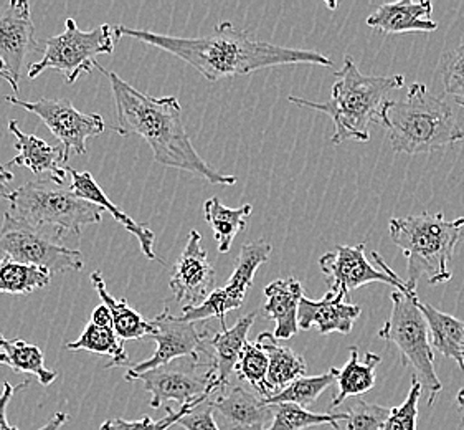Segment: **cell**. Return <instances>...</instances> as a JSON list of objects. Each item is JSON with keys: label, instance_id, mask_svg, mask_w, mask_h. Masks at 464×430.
<instances>
[{"label": "cell", "instance_id": "6da1fadb", "mask_svg": "<svg viewBox=\"0 0 464 430\" xmlns=\"http://www.w3.org/2000/svg\"><path fill=\"white\" fill-rule=\"evenodd\" d=\"M114 40L132 38L180 58L208 82L248 75L256 70L283 65L333 66V60L316 50L279 47L253 37L248 30L223 22L205 37H172L149 30L116 25Z\"/></svg>", "mask_w": 464, "mask_h": 430}, {"label": "cell", "instance_id": "7a4b0ae2", "mask_svg": "<svg viewBox=\"0 0 464 430\" xmlns=\"http://www.w3.org/2000/svg\"><path fill=\"white\" fill-rule=\"evenodd\" d=\"M98 70L108 76L116 104L118 124L114 132L120 136H140L152 150L154 161L166 168L179 169L205 179L214 186H233L238 179L223 174L208 166L197 152L188 138L182 106L176 96L154 98L136 90L114 72Z\"/></svg>", "mask_w": 464, "mask_h": 430}, {"label": "cell", "instance_id": "3957f363", "mask_svg": "<svg viewBox=\"0 0 464 430\" xmlns=\"http://www.w3.org/2000/svg\"><path fill=\"white\" fill-rule=\"evenodd\" d=\"M335 83L329 102L317 103L296 96H289L291 103L325 112L334 122L331 142L345 141L367 142L371 140L372 122H381L382 110L389 94L405 84V76H367L353 64L351 56H343V68L334 73Z\"/></svg>", "mask_w": 464, "mask_h": 430}, {"label": "cell", "instance_id": "277c9868", "mask_svg": "<svg viewBox=\"0 0 464 430\" xmlns=\"http://www.w3.org/2000/svg\"><path fill=\"white\" fill-rule=\"evenodd\" d=\"M381 124L389 132L392 150L399 154H430L464 141L453 108L423 83L411 84L403 102H385Z\"/></svg>", "mask_w": 464, "mask_h": 430}, {"label": "cell", "instance_id": "5b68a950", "mask_svg": "<svg viewBox=\"0 0 464 430\" xmlns=\"http://www.w3.org/2000/svg\"><path fill=\"white\" fill-rule=\"evenodd\" d=\"M389 230L393 243L407 257V288L417 290L418 281L423 277L430 285L453 279L450 262L458 243L464 239V217L446 220L443 212L393 217Z\"/></svg>", "mask_w": 464, "mask_h": 430}, {"label": "cell", "instance_id": "8992f818", "mask_svg": "<svg viewBox=\"0 0 464 430\" xmlns=\"http://www.w3.org/2000/svg\"><path fill=\"white\" fill-rule=\"evenodd\" d=\"M9 214L20 222L55 232L60 237H80L88 225L100 224L102 209L72 189L63 188L48 179L28 181L12 191Z\"/></svg>", "mask_w": 464, "mask_h": 430}, {"label": "cell", "instance_id": "52a82bcc", "mask_svg": "<svg viewBox=\"0 0 464 430\" xmlns=\"http://www.w3.org/2000/svg\"><path fill=\"white\" fill-rule=\"evenodd\" d=\"M417 290H395L392 293V313L379 331V337L397 347L400 361L413 371L433 406L443 384L435 371V353L430 341L427 319L418 308Z\"/></svg>", "mask_w": 464, "mask_h": 430}, {"label": "cell", "instance_id": "ba28073f", "mask_svg": "<svg viewBox=\"0 0 464 430\" xmlns=\"http://www.w3.org/2000/svg\"><path fill=\"white\" fill-rule=\"evenodd\" d=\"M114 42L110 24L83 32L76 20L66 19L65 32L47 38L42 60L28 66V78L35 80L45 70H56L65 75L66 83L73 84L84 73L98 70L100 64L96 58L111 55Z\"/></svg>", "mask_w": 464, "mask_h": 430}, {"label": "cell", "instance_id": "9c48e42d", "mask_svg": "<svg viewBox=\"0 0 464 430\" xmlns=\"http://www.w3.org/2000/svg\"><path fill=\"white\" fill-rule=\"evenodd\" d=\"M0 255L12 262L66 273L83 269V253L63 242V237L40 227L20 222L9 212L0 225Z\"/></svg>", "mask_w": 464, "mask_h": 430}, {"label": "cell", "instance_id": "30bf717a", "mask_svg": "<svg viewBox=\"0 0 464 430\" xmlns=\"http://www.w3.org/2000/svg\"><path fill=\"white\" fill-rule=\"evenodd\" d=\"M140 381L146 393L150 394L149 406L152 409L174 401L180 407L196 403L198 399H210L215 394L214 363L210 351L202 356H186L159 366L134 377Z\"/></svg>", "mask_w": 464, "mask_h": 430}, {"label": "cell", "instance_id": "8fae6325", "mask_svg": "<svg viewBox=\"0 0 464 430\" xmlns=\"http://www.w3.org/2000/svg\"><path fill=\"white\" fill-rule=\"evenodd\" d=\"M372 255L377 265H381V270L367 260L365 243L353 247L337 245L333 252L324 253L319 259V267L325 277L329 293L351 299V291L369 283H387L395 290H407L405 280L392 270L381 255L377 252Z\"/></svg>", "mask_w": 464, "mask_h": 430}, {"label": "cell", "instance_id": "7c38bea8", "mask_svg": "<svg viewBox=\"0 0 464 430\" xmlns=\"http://www.w3.org/2000/svg\"><path fill=\"white\" fill-rule=\"evenodd\" d=\"M14 106L38 116L50 132L60 141L65 162L72 154L83 156L88 152L86 142L104 132V120L98 112H82L65 98H40L37 102H22L17 96H5Z\"/></svg>", "mask_w": 464, "mask_h": 430}, {"label": "cell", "instance_id": "4fadbf2b", "mask_svg": "<svg viewBox=\"0 0 464 430\" xmlns=\"http://www.w3.org/2000/svg\"><path fill=\"white\" fill-rule=\"evenodd\" d=\"M269 255H271V243L263 239L243 245L240 255L237 259L235 270L227 281V285L222 288H215L212 295L205 299L200 307L184 309L180 318L190 323L217 318L220 319L222 327H227L225 317L233 309L242 307L246 291L253 285L255 273L263 263L268 262Z\"/></svg>", "mask_w": 464, "mask_h": 430}, {"label": "cell", "instance_id": "5bb4252c", "mask_svg": "<svg viewBox=\"0 0 464 430\" xmlns=\"http://www.w3.org/2000/svg\"><path fill=\"white\" fill-rule=\"evenodd\" d=\"M154 331L150 337L158 343L156 353L146 361L130 367L124 373L126 381H134L136 376L150 371L159 366L169 365L170 361L186 357V356H202L207 353V341L210 337L208 329H198L196 323L177 318L170 308L166 307L164 311L152 319Z\"/></svg>", "mask_w": 464, "mask_h": 430}, {"label": "cell", "instance_id": "9a60e30c", "mask_svg": "<svg viewBox=\"0 0 464 430\" xmlns=\"http://www.w3.org/2000/svg\"><path fill=\"white\" fill-rule=\"evenodd\" d=\"M38 48L32 5L25 0H12L0 14V78L19 93L22 68L28 52Z\"/></svg>", "mask_w": 464, "mask_h": 430}, {"label": "cell", "instance_id": "2e32d148", "mask_svg": "<svg viewBox=\"0 0 464 430\" xmlns=\"http://www.w3.org/2000/svg\"><path fill=\"white\" fill-rule=\"evenodd\" d=\"M215 269L202 249V235L192 230L170 273L169 287L184 309L197 308L215 290Z\"/></svg>", "mask_w": 464, "mask_h": 430}, {"label": "cell", "instance_id": "e0dca14e", "mask_svg": "<svg viewBox=\"0 0 464 430\" xmlns=\"http://www.w3.org/2000/svg\"><path fill=\"white\" fill-rule=\"evenodd\" d=\"M208 404L220 430H266L273 422V407L243 386H225L210 396Z\"/></svg>", "mask_w": 464, "mask_h": 430}, {"label": "cell", "instance_id": "ac0fdd59", "mask_svg": "<svg viewBox=\"0 0 464 430\" xmlns=\"http://www.w3.org/2000/svg\"><path fill=\"white\" fill-rule=\"evenodd\" d=\"M361 313L362 308L351 299L331 295L327 291L324 298L319 301L306 297L301 299L297 311V325L299 329L317 327V333L323 337L331 333L349 335Z\"/></svg>", "mask_w": 464, "mask_h": 430}, {"label": "cell", "instance_id": "d6986e66", "mask_svg": "<svg viewBox=\"0 0 464 430\" xmlns=\"http://www.w3.org/2000/svg\"><path fill=\"white\" fill-rule=\"evenodd\" d=\"M9 132L15 136V148L19 154L10 161L9 166H24L34 174H47L48 181L63 186L66 181V169L62 168L65 162L63 150L60 146H52L47 141L40 140L35 134H27L19 128V122H9Z\"/></svg>", "mask_w": 464, "mask_h": 430}, {"label": "cell", "instance_id": "ffe728a7", "mask_svg": "<svg viewBox=\"0 0 464 430\" xmlns=\"http://www.w3.org/2000/svg\"><path fill=\"white\" fill-rule=\"evenodd\" d=\"M66 174H70V178H72V188L70 189L76 196L83 197L84 200L100 207L102 212H110L114 220H118L130 234L138 239L144 257L149 260H156V252H154L156 235L149 227L136 222L132 217L128 215V212L122 210L121 207L116 206L111 199L104 194V191L98 186V182L94 181L93 176L88 171L78 172L76 169L68 166Z\"/></svg>", "mask_w": 464, "mask_h": 430}, {"label": "cell", "instance_id": "44dd1931", "mask_svg": "<svg viewBox=\"0 0 464 430\" xmlns=\"http://www.w3.org/2000/svg\"><path fill=\"white\" fill-rule=\"evenodd\" d=\"M433 4L423 2H393L383 4L367 17V25L385 35L411 34V32H435L438 24L431 19Z\"/></svg>", "mask_w": 464, "mask_h": 430}, {"label": "cell", "instance_id": "7402d4cb", "mask_svg": "<svg viewBox=\"0 0 464 430\" xmlns=\"http://www.w3.org/2000/svg\"><path fill=\"white\" fill-rule=\"evenodd\" d=\"M256 318V313H250L238 319L232 327H223L222 331L208 337L207 347L214 363L215 393L230 384L243 347L248 343V331Z\"/></svg>", "mask_w": 464, "mask_h": 430}, {"label": "cell", "instance_id": "603a6c76", "mask_svg": "<svg viewBox=\"0 0 464 430\" xmlns=\"http://www.w3.org/2000/svg\"><path fill=\"white\" fill-rule=\"evenodd\" d=\"M265 297L266 303L263 307V313L266 318L276 323L273 337L276 339L296 337L299 333L297 311L301 299L304 298V288L301 281L295 277L271 281L265 288Z\"/></svg>", "mask_w": 464, "mask_h": 430}, {"label": "cell", "instance_id": "cb8c5ba5", "mask_svg": "<svg viewBox=\"0 0 464 430\" xmlns=\"http://www.w3.org/2000/svg\"><path fill=\"white\" fill-rule=\"evenodd\" d=\"M65 349L68 351H90L94 355L110 356L111 363L106 367H121L130 363V356L124 349V341H121L114 333L112 318L110 309L104 305L96 307L92 315V323L84 327L82 337L76 341L66 343Z\"/></svg>", "mask_w": 464, "mask_h": 430}, {"label": "cell", "instance_id": "d4e9b609", "mask_svg": "<svg viewBox=\"0 0 464 430\" xmlns=\"http://www.w3.org/2000/svg\"><path fill=\"white\" fill-rule=\"evenodd\" d=\"M256 343L268 356L266 387L269 396L279 393L281 389L306 375L307 365L304 357L295 353L291 347H281L278 339L273 337V333H261L260 337H256Z\"/></svg>", "mask_w": 464, "mask_h": 430}, {"label": "cell", "instance_id": "484cf974", "mask_svg": "<svg viewBox=\"0 0 464 430\" xmlns=\"http://www.w3.org/2000/svg\"><path fill=\"white\" fill-rule=\"evenodd\" d=\"M418 308L427 319L431 347L458 363L464 371V321L418 299Z\"/></svg>", "mask_w": 464, "mask_h": 430}, {"label": "cell", "instance_id": "4316f807", "mask_svg": "<svg viewBox=\"0 0 464 430\" xmlns=\"http://www.w3.org/2000/svg\"><path fill=\"white\" fill-rule=\"evenodd\" d=\"M90 280H92V285L98 293V297L102 298V305L110 309L114 333L121 341H132V339L150 337V333L154 331L152 321H148L144 317H140L136 309L130 308L128 299L114 298L106 288L102 271H93L90 275Z\"/></svg>", "mask_w": 464, "mask_h": 430}, {"label": "cell", "instance_id": "83f0119b", "mask_svg": "<svg viewBox=\"0 0 464 430\" xmlns=\"http://www.w3.org/2000/svg\"><path fill=\"white\" fill-rule=\"evenodd\" d=\"M349 361L343 369H337V381L339 391L333 399V409L343 406L351 397H359L362 394L369 393L375 387V369L381 365L382 357L375 353L365 355V363L359 359V347H349Z\"/></svg>", "mask_w": 464, "mask_h": 430}, {"label": "cell", "instance_id": "f1b7e54d", "mask_svg": "<svg viewBox=\"0 0 464 430\" xmlns=\"http://www.w3.org/2000/svg\"><path fill=\"white\" fill-rule=\"evenodd\" d=\"M0 365L7 366L17 375H34L45 387L58 379L55 369L45 366L42 349L24 339H7L0 335Z\"/></svg>", "mask_w": 464, "mask_h": 430}, {"label": "cell", "instance_id": "f546056e", "mask_svg": "<svg viewBox=\"0 0 464 430\" xmlns=\"http://www.w3.org/2000/svg\"><path fill=\"white\" fill-rule=\"evenodd\" d=\"M251 212H253L251 204H245L238 209H230V207L223 206L218 197H212V199L205 200V220L214 230L218 252H230L235 237L246 229V219L250 217Z\"/></svg>", "mask_w": 464, "mask_h": 430}, {"label": "cell", "instance_id": "4dcf8cb0", "mask_svg": "<svg viewBox=\"0 0 464 430\" xmlns=\"http://www.w3.org/2000/svg\"><path fill=\"white\" fill-rule=\"evenodd\" d=\"M337 381V369L331 367L327 373L311 377H299L295 383L289 384L279 393L261 399L266 406L275 404H296L299 407L306 409L307 406L316 403L327 387H331Z\"/></svg>", "mask_w": 464, "mask_h": 430}, {"label": "cell", "instance_id": "1f68e13d", "mask_svg": "<svg viewBox=\"0 0 464 430\" xmlns=\"http://www.w3.org/2000/svg\"><path fill=\"white\" fill-rule=\"evenodd\" d=\"M50 281L52 273L44 269L12 262L9 259L0 260V293L28 295L45 288Z\"/></svg>", "mask_w": 464, "mask_h": 430}, {"label": "cell", "instance_id": "d6a6232c", "mask_svg": "<svg viewBox=\"0 0 464 430\" xmlns=\"http://www.w3.org/2000/svg\"><path fill=\"white\" fill-rule=\"evenodd\" d=\"M273 422L266 430H306L316 425H333L343 419V412L316 414L299 407L296 404H275Z\"/></svg>", "mask_w": 464, "mask_h": 430}, {"label": "cell", "instance_id": "836d02e7", "mask_svg": "<svg viewBox=\"0 0 464 430\" xmlns=\"http://www.w3.org/2000/svg\"><path fill=\"white\" fill-rule=\"evenodd\" d=\"M343 419L334 422L335 430H383V424L389 417V407L365 403L361 397L345 401Z\"/></svg>", "mask_w": 464, "mask_h": 430}, {"label": "cell", "instance_id": "e575fe53", "mask_svg": "<svg viewBox=\"0 0 464 430\" xmlns=\"http://www.w3.org/2000/svg\"><path fill=\"white\" fill-rule=\"evenodd\" d=\"M235 373L238 375L240 381L251 386L261 399L269 397L268 387H266L268 356L256 341L245 345L238 365L235 367Z\"/></svg>", "mask_w": 464, "mask_h": 430}, {"label": "cell", "instance_id": "d590c367", "mask_svg": "<svg viewBox=\"0 0 464 430\" xmlns=\"http://www.w3.org/2000/svg\"><path fill=\"white\" fill-rule=\"evenodd\" d=\"M438 73L445 86L446 96L464 108V42L441 55Z\"/></svg>", "mask_w": 464, "mask_h": 430}, {"label": "cell", "instance_id": "8d00e7d4", "mask_svg": "<svg viewBox=\"0 0 464 430\" xmlns=\"http://www.w3.org/2000/svg\"><path fill=\"white\" fill-rule=\"evenodd\" d=\"M208 399H198L196 403L186 404L182 406L179 411H174L168 407V415L159 419V421H152L149 415H144L140 421H124V419H108V421L102 424L100 430H168L176 425L179 419L192 409H196L197 406L204 404Z\"/></svg>", "mask_w": 464, "mask_h": 430}, {"label": "cell", "instance_id": "74e56055", "mask_svg": "<svg viewBox=\"0 0 464 430\" xmlns=\"http://www.w3.org/2000/svg\"><path fill=\"white\" fill-rule=\"evenodd\" d=\"M421 396L423 387L417 377H413L405 403L391 409L389 417L383 424V430H417L418 403Z\"/></svg>", "mask_w": 464, "mask_h": 430}, {"label": "cell", "instance_id": "f35d334b", "mask_svg": "<svg viewBox=\"0 0 464 430\" xmlns=\"http://www.w3.org/2000/svg\"><path fill=\"white\" fill-rule=\"evenodd\" d=\"M176 425L186 430H220L215 419L214 409L210 407L208 401L184 414Z\"/></svg>", "mask_w": 464, "mask_h": 430}, {"label": "cell", "instance_id": "ab89813d", "mask_svg": "<svg viewBox=\"0 0 464 430\" xmlns=\"http://www.w3.org/2000/svg\"><path fill=\"white\" fill-rule=\"evenodd\" d=\"M28 384H30L28 381H24V383L19 384V386H12V384L4 383V391L0 394V430H19L17 427L10 425L9 421H7V407H9L12 396L15 393H19V391L27 389Z\"/></svg>", "mask_w": 464, "mask_h": 430}, {"label": "cell", "instance_id": "60d3db41", "mask_svg": "<svg viewBox=\"0 0 464 430\" xmlns=\"http://www.w3.org/2000/svg\"><path fill=\"white\" fill-rule=\"evenodd\" d=\"M14 181V172H10L5 166H0V199L9 200L10 192L9 184Z\"/></svg>", "mask_w": 464, "mask_h": 430}, {"label": "cell", "instance_id": "b9f144b4", "mask_svg": "<svg viewBox=\"0 0 464 430\" xmlns=\"http://www.w3.org/2000/svg\"><path fill=\"white\" fill-rule=\"evenodd\" d=\"M68 421H70L68 414H65V412H56V414L52 415V419L38 430H60Z\"/></svg>", "mask_w": 464, "mask_h": 430}, {"label": "cell", "instance_id": "7bdbcfd3", "mask_svg": "<svg viewBox=\"0 0 464 430\" xmlns=\"http://www.w3.org/2000/svg\"><path fill=\"white\" fill-rule=\"evenodd\" d=\"M456 401H458V406H459V414H461V424H463L464 427V389H459V393L456 396Z\"/></svg>", "mask_w": 464, "mask_h": 430}]
</instances>
